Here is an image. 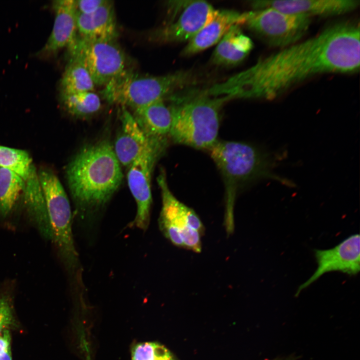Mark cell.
I'll return each mask as SVG.
<instances>
[{
	"instance_id": "24",
	"label": "cell",
	"mask_w": 360,
	"mask_h": 360,
	"mask_svg": "<svg viewBox=\"0 0 360 360\" xmlns=\"http://www.w3.org/2000/svg\"><path fill=\"white\" fill-rule=\"evenodd\" d=\"M172 356L162 345L153 342L138 344L132 348V360H156Z\"/></svg>"
},
{
	"instance_id": "17",
	"label": "cell",
	"mask_w": 360,
	"mask_h": 360,
	"mask_svg": "<svg viewBox=\"0 0 360 360\" xmlns=\"http://www.w3.org/2000/svg\"><path fill=\"white\" fill-rule=\"evenodd\" d=\"M78 35L92 40H116L118 32L114 6L107 2L95 12L88 14L76 11Z\"/></svg>"
},
{
	"instance_id": "23",
	"label": "cell",
	"mask_w": 360,
	"mask_h": 360,
	"mask_svg": "<svg viewBox=\"0 0 360 360\" xmlns=\"http://www.w3.org/2000/svg\"><path fill=\"white\" fill-rule=\"evenodd\" d=\"M66 110L72 116L86 118L98 112L101 108L99 96L93 91L60 94Z\"/></svg>"
},
{
	"instance_id": "8",
	"label": "cell",
	"mask_w": 360,
	"mask_h": 360,
	"mask_svg": "<svg viewBox=\"0 0 360 360\" xmlns=\"http://www.w3.org/2000/svg\"><path fill=\"white\" fill-rule=\"evenodd\" d=\"M310 23L306 16L267 7L246 12L243 25L268 46L284 48L298 42Z\"/></svg>"
},
{
	"instance_id": "14",
	"label": "cell",
	"mask_w": 360,
	"mask_h": 360,
	"mask_svg": "<svg viewBox=\"0 0 360 360\" xmlns=\"http://www.w3.org/2000/svg\"><path fill=\"white\" fill-rule=\"evenodd\" d=\"M54 11V26L40 55L54 54L64 48H68L74 42L77 36L75 0H57L52 2Z\"/></svg>"
},
{
	"instance_id": "9",
	"label": "cell",
	"mask_w": 360,
	"mask_h": 360,
	"mask_svg": "<svg viewBox=\"0 0 360 360\" xmlns=\"http://www.w3.org/2000/svg\"><path fill=\"white\" fill-rule=\"evenodd\" d=\"M168 20L149 36L160 44L190 40L216 16L218 10L204 0L170 2Z\"/></svg>"
},
{
	"instance_id": "25",
	"label": "cell",
	"mask_w": 360,
	"mask_h": 360,
	"mask_svg": "<svg viewBox=\"0 0 360 360\" xmlns=\"http://www.w3.org/2000/svg\"><path fill=\"white\" fill-rule=\"evenodd\" d=\"M158 225L164 235L172 244L176 246L184 248L179 230L174 224L165 218L160 216Z\"/></svg>"
},
{
	"instance_id": "20",
	"label": "cell",
	"mask_w": 360,
	"mask_h": 360,
	"mask_svg": "<svg viewBox=\"0 0 360 360\" xmlns=\"http://www.w3.org/2000/svg\"><path fill=\"white\" fill-rule=\"evenodd\" d=\"M25 184L11 170L0 166V218L8 216L22 200Z\"/></svg>"
},
{
	"instance_id": "3",
	"label": "cell",
	"mask_w": 360,
	"mask_h": 360,
	"mask_svg": "<svg viewBox=\"0 0 360 360\" xmlns=\"http://www.w3.org/2000/svg\"><path fill=\"white\" fill-rule=\"evenodd\" d=\"M174 100L170 106L172 114L170 138L177 144L209 150L218 140L220 110L228 98L210 96L205 91Z\"/></svg>"
},
{
	"instance_id": "11",
	"label": "cell",
	"mask_w": 360,
	"mask_h": 360,
	"mask_svg": "<svg viewBox=\"0 0 360 360\" xmlns=\"http://www.w3.org/2000/svg\"><path fill=\"white\" fill-rule=\"evenodd\" d=\"M160 189L162 207L160 216L170 221L179 230L184 248L196 252L202 250L200 236L204 228L195 212L180 202L170 190L164 170L162 169L157 178Z\"/></svg>"
},
{
	"instance_id": "15",
	"label": "cell",
	"mask_w": 360,
	"mask_h": 360,
	"mask_svg": "<svg viewBox=\"0 0 360 360\" xmlns=\"http://www.w3.org/2000/svg\"><path fill=\"white\" fill-rule=\"evenodd\" d=\"M121 126L113 149L120 164L130 166L149 145L146 136L126 108L121 106Z\"/></svg>"
},
{
	"instance_id": "26",
	"label": "cell",
	"mask_w": 360,
	"mask_h": 360,
	"mask_svg": "<svg viewBox=\"0 0 360 360\" xmlns=\"http://www.w3.org/2000/svg\"><path fill=\"white\" fill-rule=\"evenodd\" d=\"M14 323L12 308L8 298L0 295V334Z\"/></svg>"
},
{
	"instance_id": "6",
	"label": "cell",
	"mask_w": 360,
	"mask_h": 360,
	"mask_svg": "<svg viewBox=\"0 0 360 360\" xmlns=\"http://www.w3.org/2000/svg\"><path fill=\"white\" fill-rule=\"evenodd\" d=\"M38 175L50 226L51 240L69 274H75L78 278L81 272L72 235L69 200L58 176L50 169L41 168Z\"/></svg>"
},
{
	"instance_id": "16",
	"label": "cell",
	"mask_w": 360,
	"mask_h": 360,
	"mask_svg": "<svg viewBox=\"0 0 360 360\" xmlns=\"http://www.w3.org/2000/svg\"><path fill=\"white\" fill-rule=\"evenodd\" d=\"M245 18L246 12L218 10L214 18L188 41L182 52V55L190 56L218 43L232 26L243 25Z\"/></svg>"
},
{
	"instance_id": "4",
	"label": "cell",
	"mask_w": 360,
	"mask_h": 360,
	"mask_svg": "<svg viewBox=\"0 0 360 360\" xmlns=\"http://www.w3.org/2000/svg\"><path fill=\"white\" fill-rule=\"evenodd\" d=\"M208 150L224 178L226 196L236 197L238 187L258 179L284 180L272 174L275 163L272 156L251 144L218 140Z\"/></svg>"
},
{
	"instance_id": "29",
	"label": "cell",
	"mask_w": 360,
	"mask_h": 360,
	"mask_svg": "<svg viewBox=\"0 0 360 360\" xmlns=\"http://www.w3.org/2000/svg\"><path fill=\"white\" fill-rule=\"evenodd\" d=\"M0 360H12L10 351L0 354Z\"/></svg>"
},
{
	"instance_id": "18",
	"label": "cell",
	"mask_w": 360,
	"mask_h": 360,
	"mask_svg": "<svg viewBox=\"0 0 360 360\" xmlns=\"http://www.w3.org/2000/svg\"><path fill=\"white\" fill-rule=\"evenodd\" d=\"M133 116L148 138H168L172 124L170 107L160 100L134 110Z\"/></svg>"
},
{
	"instance_id": "27",
	"label": "cell",
	"mask_w": 360,
	"mask_h": 360,
	"mask_svg": "<svg viewBox=\"0 0 360 360\" xmlns=\"http://www.w3.org/2000/svg\"><path fill=\"white\" fill-rule=\"evenodd\" d=\"M107 1V0H75L76 11L82 14H90L96 11Z\"/></svg>"
},
{
	"instance_id": "13",
	"label": "cell",
	"mask_w": 360,
	"mask_h": 360,
	"mask_svg": "<svg viewBox=\"0 0 360 360\" xmlns=\"http://www.w3.org/2000/svg\"><path fill=\"white\" fill-rule=\"evenodd\" d=\"M358 0H266L251 2L254 10L267 7L290 14L329 17L338 16L355 10Z\"/></svg>"
},
{
	"instance_id": "22",
	"label": "cell",
	"mask_w": 360,
	"mask_h": 360,
	"mask_svg": "<svg viewBox=\"0 0 360 360\" xmlns=\"http://www.w3.org/2000/svg\"><path fill=\"white\" fill-rule=\"evenodd\" d=\"M94 84L86 68L69 58L60 82V94L93 91Z\"/></svg>"
},
{
	"instance_id": "28",
	"label": "cell",
	"mask_w": 360,
	"mask_h": 360,
	"mask_svg": "<svg viewBox=\"0 0 360 360\" xmlns=\"http://www.w3.org/2000/svg\"><path fill=\"white\" fill-rule=\"evenodd\" d=\"M10 340L9 330H4L0 334V354L10 351Z\"/></svg>"
},
{
	"instance_id": "30",
	"label": "cell",
	"mask_w": 360,
	"mask_h": 360,
	"mask_svg": "<svg viewBox=\"0 0 360 360\" xmlns=\"http://www.w3.org/2000/svg\"><path fill=\"white\" fill-rule=\"evenodd\" d=\"M156 360H174V359L172 355L168 356L158 358Z\"/></svg>"
},
{
	"instance_id": "19",
	"label": "cell",
	"mask_w": 360,
	"mask_h": 360,
	"mask_svg": "<svg viewBox=\"0 0 360 360\" xmlns=\"http://www.w3.org/2000/svg\"><path fill=\"white\" fill-rule=\"evenodd\" d=\"M211 61L218 66H234L242 62L253 48L251 39L244 35L240 26H232L218 43Z\"/></svg>"
},
{
	"instance_id": "1",
	"label": "cell",
	"mask_w": 360,
	"mask_h": 360,
	"mask_svg": "<svg viewBox=\"0 0 360 360\" xmlns=\"http://www.w3.org/2000/svg\"><path fill=\"white\" fill-rule=\"evenodd\" d=\"M360 64L359 24L340 22L316 36L258 60L247 69L208 88L214 96L274 100L313 76L352 74Z\"/></svg>"
},
{
	"instance_id": "5",
	"label": "cell",
	"mask_w": 360,
	"mask_h": 360,
	"mask_svg": "<svg viewBox=\"0 0 360 360\" xmlns=\"http://www.w3.org/2000/svg\"><path fill=\"white\" fill-rule=\"evenodd\" d=\"M192 80L188 72L148 76L126 68L104 86L101 94L109 104L134 110L170 96L192 83Z\"/></svg>"
},
{
	"instance_id": "21",
	"label": "cell",
	"mask_w": 360,
	"mask_h": 360,
	"mask_svg": "<svg viewBox=\"0 0 360 360\" xmlns=\"http://www.w3.org/2000/svg\"><path fill=\"white\" fill-rule=\"evenodd\" d=\"M0 166L11 170L24 182L38 174L32 158L26 151L1 145Z\"/></svg>"
},
{
	"instance_id": "7",
	"label": "cell",
	"mask_w": 360,
	"mask_h": 360,
	"mask_svg": "<svg viewBox=\"0 0 360 360\" xmlns=\"http://www.w3.org/2000/svg\"><path fill=\"white\" fill-rule=\"evenodd\" d=\"M67 52L69 58L86 68L96 86H105L127 68L126 56L116 40H92L78 35Z\"/></svg>"
},
{
	"instance_id": "12",
	"label": "cell",
	"mask_w": 360,
	"mask_h": 360,
	"mask_svg": "<svg viewBox=\"0 0 360 360\" xmlns=\"http://www.w3.org/2000/svg\"><path fill=\"white\" fill-rule=\"evenodd\" d=\"M360 236L354 234L334 247L327 250H314L318 267L311 276L298 288L296 296L309 286L323 274L340 272L354 276L360 270Z\"/></svg>"
},
{
	"instance_id": "10",
	"label": "cell",
	"mask_w": 360,
	"mask_h": 360,
	"mask_svg": "<svg viewBox=\"0 0 360 360\" xmlns=\"http://www.w3.org/2000/svg\"><path fill=\"white\" fill-rule=\"evenodd\" d=\"M168 144L166 139L152 138L149 145L129 166L128 186L137 206L136 216L130 223L131 226L142 230H146L148 226L152 203V173Z\"/></svg>"
},
{
	"instance_id": "2",
	"label": "cell",
	"mask_w": 360,
	"mask_h": 360,
	"mask_svg": "<svg viewBox=\"0 0 360 360\" xmlns=\"http://www.w3.org/2000/svg\"><path fill=\"white\" fill-rule=\"evenodd\" d=\"M66 176L75 203L86 212L108 202L120 185L122 173L113 146L103 140L81 149L68 164Z\"/></svg>"
}]
</instances>
